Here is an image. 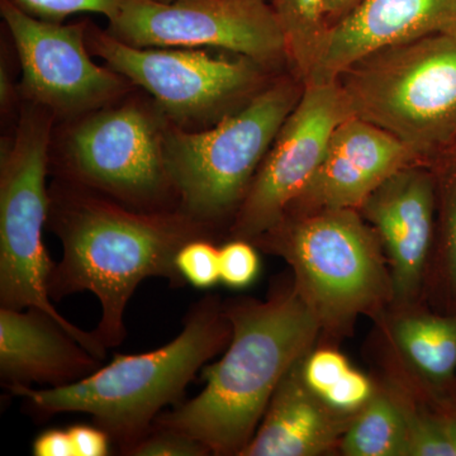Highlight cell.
Wrapping results in <instances>:
<instances>
[{
  "instance_id": "8992f818",
  "label": "cell",
  "mask_w": 456,
  "mask_h": 456,
  "mask_svg": "<svg viewBox=\"0 0 456 456\" xmlns=\"http://www.w3.org/2000/svg\"><path fill=\"white\" fill-rule=\"evenodd\" d=\"M301 94L281 82L209 130L164 131L167 178L185 215L206 226L237 212Z\"/></svg>"
},
{
  "instance_id": "7402d4cb",
  "label": "cell",
  "mask_w": 456,
  "mask_h": 456,
  "mask_svg": "<svg viewBox=\"0 0 456 456\" xmlns=\"http://www.w3.org/2000/svg\"><path fill=\"white\" fill-rule=\"evenodd\" d=\"M175 264L185 283L198 289H209L221 281L220 248L209 240L189 241L180 248Z\"/></svg>"
},
{
  "instance_id": "4316f807",
  "label": "cell",
  "mask_w": 456,
  "mask_h": 456,
  "mask_svg": "<svg viewBox=\"0 0 456 456\" xmlns=\"http://www.w3.org/2000/svg\"><path fill=\"white\" fill-rule=\"evenodd\" d=\"M377 389V384L368 375L351 368L321 399L338 412L356 415L374 397Z\"/></svg>"
},
{
  "instance_id": "d4e9b609",
  "label": "cell",
  "mask_w": 456,
  "mask_h": 456,
  "mask_svg": "<svg viewBox=\"0 0 456 456\" xmlns=\"http://www.w3.org/2000/svg\"><path fill=\"white\" fill-rule=\"evenodd\" d=\"M351 368L346 356L331 347L312 349L301 362L303 380L318 397L325 395Z\"/></svg>"
},
{
  "instance_id": "ba28073f",
  "label": "cell",
  "mask_w": 456,
  "mask_h": 456,
  "mask_svg": "<svg viewBox=\"0 0 456 456\" xmlns=\"http://www.w3.org/2000/svg\"><path fill=\"white\" fill-rule=\"evenodd\" d=\"M137 47H213L257 64L287 56L285 38L268 0H127L107 29Z\"/></svg>"
},
{
  "instance_id": "30bf717a",
  "label": "cell",
  "mask_w": 456,
  "mask_h": 456,
  "mask_svg": "<svg viewBox=\"0 0 456 456\" xmlns=\"http://www.w3.org/2000/svg\"><path fill=\"white\" fill-rule=\"evenodd\" d=\"M93 53L137 84L175 119H200L242 94L257 79V64L248 57L224 59L200 49L137 47L108 31L88 26Z\"/></svg>"
},
{
  "instance_id": "3957f363",
  "label": "cell",
  "mask_w": 456,
  "mask_h": 456,
  "mask_svg": "<svg viewBox=\"0 0 456 456\" xmlns=\"http://www.w3.org/2000/svg\"><path fill=\"white\" fill-rule=\"evenodd\" d=\"M232 327L217 297H206L188 312L179 336L160 349L114 355L79 382L47 389L8 388L41 415L88 413L123 454L151 430L165 407L180 403L188 384L208 360L226 349Z\"/></svg>"
},
{
  "instance_id": "9c48e42d",
  "label": "cell",
  "mask_w": 456,
  "mask_h": 456,
  "mask_svg": "<svg viewBox=\"0 0 456 456\" xmlns=\"http://www.w3.org/2000/svg\"><path fill=\"white\" fill-rule=\"evenodd\" d=\"M351 116L340 84L305 83L237 209L233 239L253 242L283 220L317 173L336 128Z\"/></svg>"
},
{
  "instance_id": "7a4b0ae2",
  "label": "cell",
  "mask_w": 456,
  "mask_h": 456,
  "mask_svg": "<svg viewBox=\"0 0 456 456\" xmlns=\"http://www.w3.org/2000/svg\"><path fill=\"white\" fill-rule=\"evenodd\" d=\"M50 217L62 244V256L49 279L51 299L92 292L101 302L94 334L106 349L125 340V312L132 294L147 278L185 285L176 268L180 248L206 239L204 224L184 212H136L104 198L65 191Z\"/></svg>"
},
{
  "instance_id": "6da1fadb",
  "label": "cell",
  "mask_w": 456,
  "mask_h": 456,
  "mask_svg": "<svg viewBox=\"0 0 456 456\" xmlns=\"http://www.w3.org/2000/svg\"><path fill=\"white\" fill-rule=\"evenodd\" d=\"M232 336L220 362L203 369L197 397L160 413L154 425L182 432L212 455L241 454L259 428L279 384L322 332L293 283L265 301L226 303Z\"/></svg>"
},
{
  "instance_id": "f1b7e54d",
  "label": "cell",
  "mask_w": 456,
  "mask_h": 456,
  "mask_svg": "<svg viewBox=\"0 0 456 456\" xmlns=\"http://www.w3.org/2000/svg\"><path fill=\"white\" fill-rule=\"evenodd\" d=\"M36 456H75L73 443L69 430H47L36 437L33 443Z\"/></svg>"
},
{
  "instance_id": "484cf974",
  "label": "cell",
  "mask_w": 456,
  "mask_h": 456,
  "mask_svg": "<svg viewBox=\"0 0 456 456\" xmlns=\"http://www.w3.org/2000/svg\"><path fill=\"white\" fill-rule=\"evenodd\" d=\"M127 455L134 456H206L212 455L208 446L182 432L152 426Z\"/></svg>"
},
{
  "instance_id": "8fae6325",
  "label": "cell",
  "mask_w": 456,
  "mask_h": 456,
  "mask_svg": "<svg viewBox=\"0 0 456 456\" xmlns=\"http://www.w3.org/2000/svg\"><path fill=\"white\" fill-rule=\"evenodd\" d=\"M0 13L20 57L23 88L38 106L53 113L88 112L125 89L118 73L90 57L86 23L40 20L11 0H0Z\"/></svg>"
},
{
  "instance_id": "4dcf8cb0",
  "label": "cell",
  "mask_w": 456,
  "mask_h": 456,
  "mask_svg": "<svg viewBox=\"0 0 456 456\" xmlns=\"http://www.w3.org/2000/svg\"><path fill=\"white\" fill-rule=\"evenodd\" d=\"M156 2L171 3V2H176V0H156Z\"/></svg>"
},
{
  "instance_id": "5bb4252c",
  "label": "cell",
  "mask_w": 456,
  "mask_h": 456,
  "mask_svg": "<svg viewBox=\"0 0 456 456\" xmlns=\"http://www.w3.org/2000/svg\"><path fill=\"white\" fill-rule=\"evenodd\" d=\"M415 164L428 163L389 132L351 116L336 128L317 173L284 217L358 209L393 174Z\"/></svg>"
},
{
  "instance_id": "5b68a950",
  "label": "cell",
  "mask_w": 456,
  "mask_h": 456,
  "mask_svg": "<svg viewBox=\"0 0 456 456\" xmlns=\"http://www.w3.org/2000/svg\"><path fill=\"white\" fill-rule=\"evenodd\" d=\"M353 116L432 164L456 145V32L377 51L338 77Z\"/></svg>"
},
{
  "instance_id": "ffe728a7",
  "label": "cell",
  "mask_w": 456,
  "mask_h": 456,
  "mask_svg": "<svg viewBox=\"0 0 456 456\" xmlns=\"http://www.w3.org/2000/svg\"><path fill=\"white\" fill-rule=\"evenodd\" d=\"M338 452L346 456H408L406 417L388 387L378 386L374 397L351 422Z\"/></svg>"
},
{
  "instance_id": "7c38bea8",
  "label": "cell",
  "mask_w": 456,
  "mask_h": 456,
  "mask_svg": "<svg viewBox=\"0 0 456 456\" xmlns=\"http://www.w3.org/2000/svg\"><path fill=\"white\" fill-rule=\"evenodd\" d=\"M164 131L137 106L110 108L71 131L68 158L80 182L117 200L149 203L171 188Z\"/></svg>"
},
{
  "instance_id": "d6986e66",
  "label": "cell",
  "mask_w": 456,
  "mask_h": 456,
  "mask_svg": "<svg viewBox=\"0 0 456 456\" xmlns=\"http://www.w3.org/2000/svg\"><path fill=\"white\" fill-rule=\"evenodd\" d=\"M436 182V228L424 302L431 310L456 312V145L431 164Z\"/></svg>"
},
{
  "instance_id": "277c9868",
  "label": "cell",
  "mask_w": 456,
  "mask_h": 456,
  "mask_svg": "<svg viewBox=\"0 0 456 456\" xmlns=\"http://www.w3.org/2000/svg\"><path fill=\"white\" fill-rule=\"evenodd\" d=\"M253 244L290 266L294 288L330 335L349 334L360 316L392 305L388 261L359 209L287 216Z\"/></svg>"
},
{
  "instance_id": "83f0119b",
  "label": "cell",
  "mask_w": 456,
  "mask_h": 456,
  "mask_svg": "<svg viewBox=\"0 0 456 456\" xmlns=\"http://www.w3.org/2000/svg\"><path fill=\"white\" fill-rule=\"evenodd\" d=\"M75 456H106L112 443L110 435L99 426L75 425L68 428Z\"/></svg>"
},
{
  "instance_id": "2e32d148",
  "label": "cell",
  "mask_w": 456,
  "mask_h": 456,
  "mask_svg": "<svg viewBox=\"0 0 456 456\" xmlns=\"http://www.w3.org/2000/svg\"><path fill=\"white\" fill-rule=\"evenodd\" d=\"M101 364L46 312L0 310V375L7 388L32 383L68 386L94 373Z\"/></svg>"
},
{
  "instance_id": "cb8c5ba5",
  "label": "cell",
  "mask_w": 456,
  "mask_h": 456,
  "mask_svg": "<svg viewBox=\"0 0 456 456\" xmlns=\"http://www.w3.org/2000/svg\"><path fill=\"white\" fill-rule=\"evenodd\" d=\"M221 281L232 289H246L260 273V257L253 242L233 239L220 248Z\"/></svg>"
},
{
  "instance_id": "44dd1931",
  "label": "cell",
  "mask_w": 456,
  "mask_h": 456,
  "mask_svg": "<svg viewBox=\"0 0 456 456\" xmlns=\"http://www.w3.org/2000/svg\"><path fill=\"white\" fill-rule=\"evenodd\" d=\"M285 38V50L305 82L329 29L326 0H270Z\"/></svg>"
},
{
  "instance_id": "9a60e30c",
  "label": "cell",
  "mask_w": 456,
  "mask_h": 456,
  "mask_svg": "<svg viewBox=\"0 0 456 456\" xmlns=\"http://www.w3.org/2000/svg\"><path fill=\"white\" fill-rule=\"evenodd\" d=\"M441 32H456V0H360L329 27L305 83L338 82L370 53Z\"/></svg>"
},
{
  "instance_id": "e0dca14e",
  "label": "cell",
  "mask_w": 456,
  "mask_h": 456,
  "mask_svg": "<svg viewBox=\"0 0 456 456\" xmlns=\"http://www.w3.org/2000/svg\"><path fill=\"white\" fill-rule=\"evenodd\" d=\"M301 362L273 395L259 428L240 456H320L338 452L355 416L338 412L308 388Z\"/></svg>"
},
{
  "instance_id": "ac0fdd59",
  "label": "cell",
  "mask_w": 456,
  "mask_h": 456,
  "mask_svg": "<svg viewBox=\"0 0 456 456\" xmlns=\"http://www.w3.org/2000/svg\"><path fill=\"white\" fill-rule=\"evenodd\" d=\"M399 365L421 398L446 395L456 387V312L422 305L389 307L379 317Z\"/></svg>"
},
{
  "instance_id": "52a82bcc",
  "label": "cell",
  "mask_w": 456,
  "mask_h": 456,
  "mask_svg": "<svg viewBox=\"0 0 456 456\" xmlns=\"http://www.w3.org/2000/svg\"><path fill=\"white\" fill-rule=\"evenodd\" d=\"M46 108L26 110L3 152L0 167V303L2 308H38L55 318L98 359L106 347L94 332L73 325L51 302L53 263L42 237L50 218L46 188L51 117Z\"/></svg>"
},
{
  "instance_id": "f546056e",
  "label": "cell",
  "mask_w": 456,
  "mask_h": 456,
  "mask_svg": "<svg viewBox=\"0 0 456 456\" xmlns=\"http://www.w3.org/2000/svg\"><path fill=\"white\" fill-rule=\"evenodd\" d=\"M360 0H326V16L329 25L340 20L345 14L349 13Z\"/></svg>"
},
{
  "instance_id": "603a6c76",
  "label": "cell",
  "mask_w": 456,
  "mask_h": 456,
  "mask_svg": "<svg viewBox=\"0 0 456 456\" xmlns=\"http://www.w3.org/2000/svg\"><path fill=\"white\" fill-rule=\"evenodd\" d=\"M26 13L40 20L64 22L80 13L102 14L112 20L127 0H11Z\"/></svg>"
},
{
  "instance_id": "4fadbf2b",
  "label": "cell",
  "mask_w": 456,
  "mask_h": 456,
  "mask_svg": "<svg viewBox=\"0 0 456 456\" xmlns=\"http://www.w3.org/2000/svg\"><path fill=\"white\" fill-rule=\"evenodd\" d=\"M388 261L391 307L422 305L436 228V182L431 165L393 174L359 207Z\"/></svg>"
}]
</instances>
